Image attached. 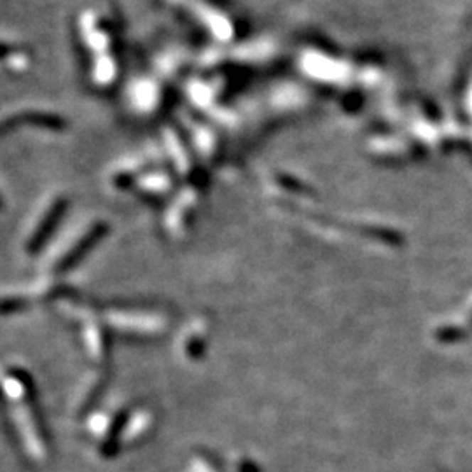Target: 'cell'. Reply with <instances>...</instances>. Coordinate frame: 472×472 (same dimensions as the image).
<instances>
[]
</instances>
